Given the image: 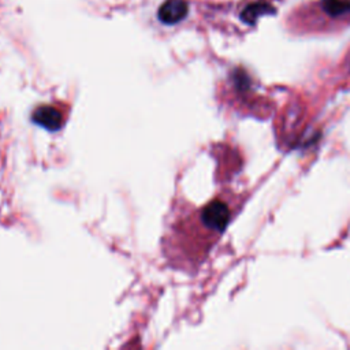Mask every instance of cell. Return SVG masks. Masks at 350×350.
Returning <instances> with one entry per match:
<instances>
[{"label":"cell","instance_id":"obj_1","mask_svg":"<svg viewBox=\"0 0 350 350\" xmlns=\"http://www.w3.org/2000/svg\"><path fill=\"white\" fill-rule=\"evenodd\" d=\"M230 208L221 200H213L201 211L202 224L212 231L221 232L230 221Z\"/></svg>","mask_w":350,"mask_h":350},{"label":"cell","instance_id":"obj_2","mask_svg":"<svg viewBox=\"0 0 350 350\" xmlns=\"http://www.w3.org/2000/svg\"><path fill=\"white\" fill-rule=\"evenodd\" d=\"M31 119L34 123L45 127L49 131L59 130L64 122L62 111L53 105H40L34 109Z\"/></svg>","mask_w":350,"mask_h":350},{"label":"cell","instance_id":"obj_3","mask_svg":"<svg viewBox=\"0 0 350 350\" xmlns=\"http://www.w3.org/2000/svg\"><path fill=\"white\" fill-rule=\"evenodd\" d=\"M187 14V3L185 0H167L159 10V18L163 23L174 25L182 21Z\"/></svg>","mask_w":350,"mask_h":350},{"label":"cell","instance_id":"obj_4","mask_svg":"<svg viewBox=\"0 0 350 350\" xmlns=\"http://www.w3.org/2000/svg\"><path fill=\"white\" fill-rule=\"evenodd\" d=\"M273 12H275V8L267 1H256L243 8V11L241 12V18L245 23L254 25L257 18H260L261 15L273 14Z\"/></svg>","mask_w":350,"mask_h":350},{"label":"cell","instance_id":"obj_5","mask_svg":"<svg viewBox=\"0 0 350 350\" xmlns=\"http://www.w3.org/2000/svg\"><path fill=\"white\" fill-rule=\"evenodd\" d=\"M321 7L328 15L334 18H350V0H321Z\"/></svg>","mask_w":350,"mask_h":350}]
</instances>
